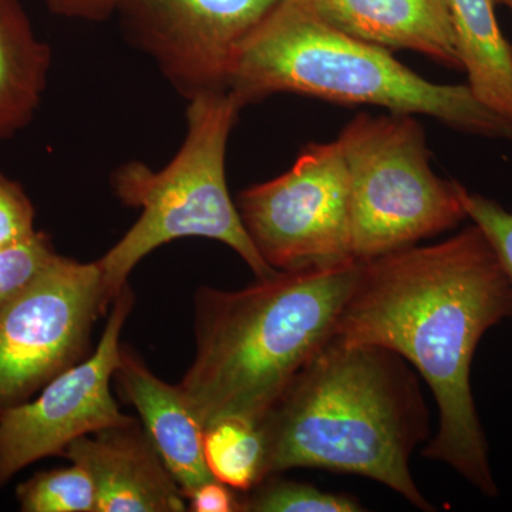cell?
I'll use <instances>...</instances> for the list:
<instances>
[{"mask_svg":"<svg viewBox=\"0 0 512 512\" xmlns=\"http://www.w3.org/2000/svg\"><path fill=\"white\" fill-rule=\"evenodd\" d=\"M512 318L503 266L477 225L427 247L363 261L335 338L402 356L439 407V429L423 456L447 464L487 497H497L471 365L478 343Z\"/></svg>","mask_w":512,"mask_h":512,"instance_id":"6da1fadb","label":"cell"},{"mask_svg":"<svg viewBox=\"0 0 512 512\" xmlns=\"http://www.w3.org/2000/svg\"><path fill=\"white\" fill-rule=\"evenodd\" d=\"M265 478L292 468L355 474L386 485L421 511L410 458L429 437V410L406 360L335 336L306 363L264 419Z\"/></svg>","mask_w":512,"mask_h":512,"instance_id":"7a4b0ae2","label":"cell"},{"mask_svg":"<svg viewBox=\"0 0 512 512\" xmlns=\"http://www.w3.org/2000/svg\"><path fill=\"white\" fill-rule=\"evenodd\" d=\"M363 261L278 271L239 291L195 293L194 362L178 383L204 430L259 424L306 363L335 335Z\"/></svg>","mask_w":512,"mask_h":512,"instance_id":"3957f363","label":"cell"},{"mask_svg":"<svg viewBox=\"0 0 512 512\" xmlns=\"http://www.w3.org/2000/svg\"><path fill=\"white\" fill-rule=\"evenodd\" d=\"M228 90L242 107L292 93L427 116L473 136L512 141V123L468 84L430 82L384 49L333 28L298 0H279L238 47Z\"/></svg>","mask_w":512,"mask_h":512,"instance_id":"277c9868","label":"cell"},{"mask_svg":"<svg viewBox=\"0 0 512 512\" xmlns=\"http://www.w3.org/2000/svg\"><path fill=\"white\" fill-rule=\"evenodd\" d=\"M242 109L229 90L194 97L188 101L187 136L170 164L154 171L131 161L114 171V194L141 214L97 261L110 306L147 255L180 238L222 242L244 259L258 281L278 274L256 251L228 191V140Z\"/></svg>","mask_w":512,"mask_h":512,"instance_id":"5b68a950","label":"cell"},{"mask_svg":"<svg viewBox=\"0 0 512 512\" xmlns=\"http://www.w3.org/2000/svg\"><path fill=\"white\" fill-rule=\"evenodd\" d=\"M338 140L349 177L350 247L370 261L466 220L461 184L434 173L417 116L359 114Z\"/></svg>","mask_w":512,"mask_h":512,"instance_id":"8992f818","label":"cell"},{"mask_svg":"<svg viewBox=\"0 0 512 512\" xmlns=\"http://www.w3.org/2000/svg\"><path fill=\"white\" fill-rule=\"evenodd\" d=\"M109 308L97 261L59 254L6 303L0 309V414L82 362L94 325Z\"/></svg>","mask_w":512,"mask_h":512,"instance_id":"52a82bcc","label":"cell"},{"mask_svg":"<svg viewBox=\"0 0 512 512\" xmlns=\"http://www.w3.org/2000/svg\"><path fill=\"white\" fill-rule=\"evenodd\" d=\"M237 207L256 251L276 271L355 259L348 167L338 140L309 144L284 174L241 191Z\"/></svg>","mask_w":512,"mask_h":512,"instance_id":"ba28073f","label":"cell"},{"mask_svg":"<svg viewBox=\"0 0 512 512\" xmlns=\"http://www.w3.org/2000/svg\"><path fill=\"white\" fill-rule=\"evenodd\" d=\"M133 306L134 293L127 284L111 303L92 355L47 383L35 399L0 414V488L30 464L62 457L80 437L136 420L121 413L111 394L120 336Z\"/></svg>","mask_w":512,"mask_h":512,"instance_id":"9c48e42d","label":"cell"},{"mask_svg":"<svg viewBox=\"0 0 512 512\" xmlns=\"http://www.w3.org/2000/svg\"><path fill=\"white\" fill-rule=\"evenodd\" d=\"M279 0H120L130 42L190 101L228 90L238 47Z\"/></svg>","mask_w":512,"mask_h":512,"instance_id":"30bf717a","label":"cell"},{"mask_svg":"<svg viewBox=\"0 0 512 512\" xmlns=\"http://www.w3.org/2000/svg\"><path fill=\"white\" fill-rule=\"evenodd\" d=\"M62 457L92 477L96 512L188 510L187 497L137 420L80 437Z\"/></svg>","mask_w":512,"mask_h":512,"instance_id":"8fae6325","label":"cell"},{"mask_svg":"<svg viewBox=\"0 0 512 512\" xmlns=\"http://www.w3.org/2000/svg\"><path fill=\"white\" fill-rule=\"evenodd\" d=\"M333 28L384 49L410 50L463 72L447 0H298Z\"/></svg>","mask_w":512,"mask_h":512,"instance_id":"7c38bea8","label":"cell"},{"mask_svg":"<svg viewBox=\"0 0 512 512\" xmlns=\"http://www.w3.org/2000/svg\"><path fill=\"white\" fill-rule=\"evenodd\" d=\"M114 382L120 396L137 410L144 430L185 497L215 480L205 461L204 427L178 384L165 383L124 345Z\"/></svg>","mask_w":512,"mask_h":512,"instance_id":"4fadbf2b","label":"cell"},{"mask_svg":"<svg viewBox=\"0 0 512 512\" xmlns=\"http://www.w3.org/2000/svg\"><path fill=\"white\" fill-rule=\"evenodd\" d=\"M52 50L22 0H0V143L29 126L45 96Z\"/></svg>","mask_w":512,"mask_h":512,"instance_id":"5bb4252c","label":"cell"},{"mask_svg":"<svg viewBox=\"0 0 512 512\" xmlns=\"http://www.w3.org/2000/svg\"><path fill=\"white\" fill-rule=\"evenodd\" d=\"M467 84L484 106L512 123V45L493 0H447Z\"/></svg>","mask_w":512,"mask_h":512,"instance_id":"9a60e30c","label":"cell"},{"mask_svg":"<svg viewBox=\"0 0 512 512\" xmlns=\"http://www.w3.org/2000/svg\"><path fill=\"white\" fill-rule=\"evenodd\" d=\"M204 456L215 480L238 493H248L265 480L266 447L259 424L215 421L204 430Z\"/></svg>","mask_w":512,"mask_h":512,"instance_id":"2e32d148","label":"cell"},{"mask_svg":"<svg viewBox=\"0 0 512 512\" xmlns=\"http://www.w3.org/2000/svg\"><path fill=\"white\" fill-rule=\"evenodd\" d=\"M20 510L25 512H96V487L86 468H55L36 474L16 488Z\"/></svg>","mask_w":512,"mask_h":512,"instance_id":"e0dca14e","label":"cell"},{"mask_svg":"<svg viewBox=\"0 0 512 512\" xmlns=\"http://www.w3.org/2000/svg\"><path fill=\"white\" fill-rule=\"evenodd\" d=\"M363 505L348 494L328 493L311 484L266 477L241 494V512H359Z\"/></svg>","mask_w":512,"mask_h":512,"instance_id":"ac0fdd59","label":"cell"},{"mask_svg":"<svg viewBox=\"0 0 512 512\" xmlns=\"http://www.w3.org/2000/svg\"><path fill=\"white\" fill-rule=\"evenodd\" d=\"M57 255L45 232L28 242L0 251V309L35 281Z\"/></svg>","mask_w":512,"mask_h":512,"instance_id":"d6986e66","label":"cell"},{"mask_svg":"<svg viewBox=\"0 0 512 512\" xmlns=\"http://www.w3.org/2000/svg\"><path fill=\"white\" fill-rule=\"evenodd\" d=\"M460 197L468 220L483 232L503 266L512 292V212L484 195L461 185Z\"/></svg>","mask_w":512,"mask_h":512,"instance_id":"ffe728a7","label":"cell"},{"mask_svg":"<svg viewBox=\"0 0 512 512\" xmlns=\"http://www.w3.org/2000/svg\"><path fill=\"white\" fill-rule=\"evenodd\" d=\"M36 234L32 201L22 185L0 171V251L28 242Z\"/></svg>","mask_w":512,"mask_h":512,"instance_id":"44dd1931","label":"cell"},{"mask_svg":"<svg viewBox=\"0 0 512 512\" xmlns=\"http://www.w3.org/2000/svg\"><path fill=\"white\" fill-rule=\"evenodd\" d=\"M241 494L218 480L207 481L187 498L194 512H241Z\"/></svg>","mask_w":512,"mask_h":512,"instance_id":"7402d4cb","label":"cell"},{"mask_svg":"<svg viewBox=\"0 0 512 512\" xmlns=\"http://www.w3.org/2000/svg\"><path fill=\"white\" fill-rule=\"evenodd\" d=\"M120 0H43L53 15L101 22L117 12Z\"/></svg>","mask_w":512,"mask_h":512,"instance_id":"603a6c76","label":"cell"},{"mask_svg":"<svg viewBox=\"0 0 512 512\" xmlns=\"http://www.w3.org/2000/svg\"><path fill=\"white\" fill-rule=\"evenodd\" d=\"M495 6H504L512 13V0H493Z\"/></svg>","mask_w":512,"mask_h":512,"instance_id":"cb8c5ba5","label":"cell"}]
</instances>
